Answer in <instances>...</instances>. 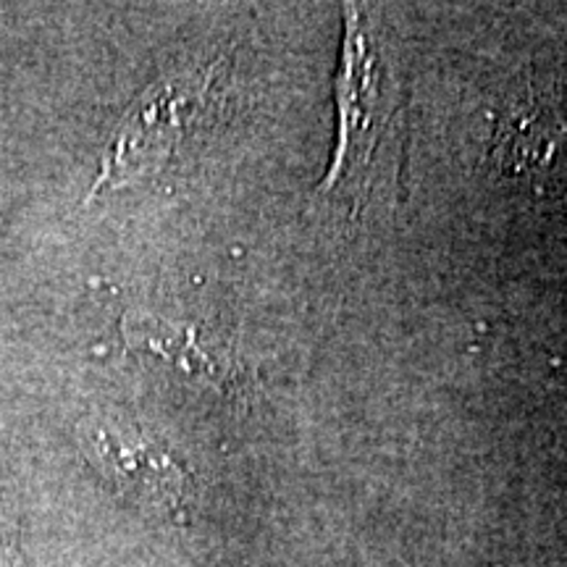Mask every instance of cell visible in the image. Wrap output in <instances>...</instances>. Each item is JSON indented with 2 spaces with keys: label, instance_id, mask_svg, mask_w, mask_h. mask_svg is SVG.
Segmentation results:
<instances>
[{
  "label": "cell",
  "instance_id": "6da1fadb",
  "mask_svg": "<svg viewBox=\"0 0 567 567\" xmlns=\"http://www.w3.org/2000/svg\"><path fill=\"white\" fill-rule=\"evenodd\" d=\"M337 109V151L318 195L363 210L400 184L408 95L384 40L358 6L344 13Z\"/></svg>",
  "mask_w": 567,
  "mask_h": 567
},
{
  "label": "cell",
  "instance_id": "3957f363",
  "mask_svg": "<svg viewBox=\"0 0 567 567\" xmlns=\"http://www.w3.org/2000/svg\"><path fill=\"white\" fill-rule=\"evenodd\" d=\"M82 452L134 505L179 513L189 492L187 471L168 446L126 417L101 415L80 425Z\"/></svg>",
  "mask_w": 567,
  "mask_h": 567
},
{
  "label": "cell",
  "instance_id": "277c9868",
  "mask_svg": "<svg viewBox=\"0 0 567 567\" xmlns=\"http://www.w3.org/2000/svg\"><path fill=\"white\" fill-rule=\"evenodd\" d=\"M0 515H3V484H0Z\"/></svg>",
  "mask_w": 567,
  "mask_h": 567
},
{
  "label": "cell",
  "instance_id": "7a4b0ae2",
  "mask_svg": "<svg viewBox=\"0 0 567 567\" xmlns=\"http://www.w3.org/2000/svg\"><path fill=\"white\" fill-rule=\"evenodd\" d=\"M218 71L193 69L166 76L132 105L105 153L97 187L151 174L216 116Z\"/></svg>",
  "mask_w": 567,
  "mask_h": 567
}]
</instances>
